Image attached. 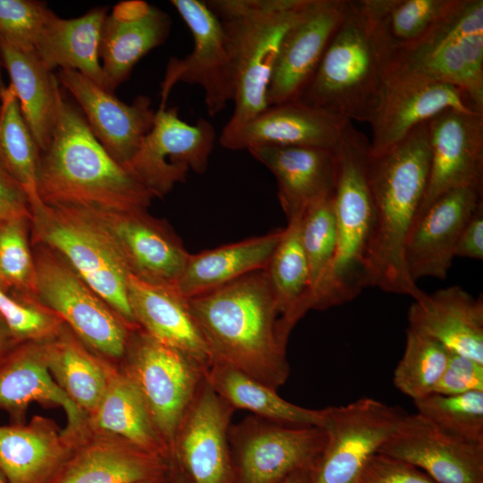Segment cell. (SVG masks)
Returning <instances> with one entry per match:
<instances>
[{"label":"cell","mask_w":483,"mask_h":483,"mask_svg":"<svg viewBox=\"0 0 483 483\" xmlns=\"http://www.w3.org/2000/svg\"><path fill=\"white\" fill-rule=\"evenodd\" d=\"M213 360L277 390L290 367L266 268L188 299ZM212 360V361H213Z\"/></svg>","instance_id":"cell-1"},{"label":"cell","mask_w":483,"mask_h":483,"mask_svg":"<svg viewBox=\"0 0 483 483\" xmlns=\"http://www.w3.org/2000/svg\"><path fill=\"white\" fill-rule=\"evenodd\" d=\"M428 123L369 159L374 223L365 265L366 287L410 295L424 292L410 277L404 246L424 198L430 164Z\"/></svg>","instance_id":"cell-2"},{"label":"cell","mask_w":483,"mask_h":483,"mask_svg":"<svg viewBox=\"0 0 483 483\" xmlns=\"http://www.w3.org/2000/svg\"><path fill=\"white\" fill-rule=\"evenodd\" d=\"M38 194L47 205L104 211L147 209L154 195L100 144L80 110L64 98L41 152Z\"/></svg>","instance_id":"cell-3"},{"label":"cell","mask_w":483,"mask_h":483,"mask_svg":"<svg viewBox=\"0 0 483 483\" xmlns=\"http://www.w3.org/2000/svg\"><path fill=\"white\" fill-rule=\"evenodd\" d=\"M392 55L374 21L358 1H348L343 21L295 101L345 122L370 123L386 92Z\"/></svg>","instance_id":"cell-4"},{"label":"cell","mask_w":483,"mask_h":483,"mask_svg":"<svg viewBox=\"0 0 483 483\" xmlns=\"http://www.w3.org/2000/svg\"><path fill=\"white\" fill-rule=\"evenodd\" d=\"M334 151L336 247L314 297L312 309L346 303L366 287L365 265L374 223L369 178L370 142L351 122H346Z\"/></svg>","instance_id":"cell-5"},{"label":"cell","mask_w":483,"mask_h":483,"mask_svg":"<svg viewBox=\"0 0 483 483\" xmlns=\"http://www.w3.org/2000/svg\"><path fill=\"white\" fill-rule=\"evenodd\" d=\"M234 78L233 111L222 131L238 128L267 106V93L282 38L304 0H210Z\"/></svg>","instance_id":"cell-6"},{"label":"cell","mask_w":483,"mask_h":483,"mask_svg":"<svg viewBox=\"0 0 483 483\" xmlns=\"http://www.w3.org/2000/svg\"><path fill=\"white\" fill-rule=\"evenodd\" d=\"M411 82L456 86L483 112L482 0H455L424 37L393 54L387 85Z\"/></svg>","instance_id":"cell-7"},{"label":"cell","mask_w":483,"mask_h":483,"mask_svg":"<svg viewBox=\"0 0 483 483\" xmlns=\"http://www.w3.org/2000/svg\"><path fill=\"white\" fill-rule=\"evenodd\" d=\"M36 238L52 248L117 314L137 326L128 295L129 267L112 234L90 209L30 203Z\"/></svg>","instance_id":"cell-8"},{"label":"cell","mask_w":483,"mask_h":483,"mask_svg":"<svg viewBox=\"0 0 483 483\" xmlns=\"http://www.w3.org/2000/svg\"><path fill=\"white\" fill-rule=\"evenodd\" d=\"M118 366L140 394L172 460L175 435L205 379V370L139 326L132 330Z\"/></svg>","instance_id":"cell-9"},{"label":"cell","mask_w":483,"mask_h":483,"mask_svg":"<svg viewBox=\"0 0 483 483\" xmlns=\"http://www.w3.org/2000/svg\"><path fill=\"white\" fill-rule=\"evenodd\" d=\"M35 263V292L39 304L57 316L92 352L119 364L131 334L129 324L66 263L40 253Z\"/></svg>","instance_id":"cell-10"},{"label":"cell","mask_w":483,"mask_h":483,"mask_svg":"<svg viewBox=\"0 0 483 483\" xmlns=\"http://www.w3.org/2000/svg\"><path fill=\"white\" fill-rule=\"evenodd\" d=\"M325 446L313 468V483H358L407 413L400 407L362 397L324 409Z\"/></svg>","instance_id":"cell-11"},{"label":"cell","mask_w":483,"mask_h":483,"mask_svg":"<svg viewBox=\"0 0 483 483\" xmlns=\"http://www.w3.org/2000/svg\"><path fill=\"white\" fill-rule=\"evenodd\" d=\"M326 440L321 428L288 426L250 415L228 430L234 483H283L313 463Z\"/></svg>","instance_id":"cell-12"},{"label":"cell","mask_w":483,"mask_h":483,"mask_svg":"<svg viewBox=\"0 0 483 483\" xmlns=\"http://www.w3.org/2000/svg\"><path fill=\"white\" fill-rule=\"evenodd\" d=\"M216 138L207 119L191 124L181 119L177 107L159 106L151 130L123 165L154 197H162L183 182L190 171H207Z\"/></svg>","instance_id":"cell-13"},{"label":"cell","mask_w":483,"mask_h":483,"mask_svg":"<svg viewBox=\"0 0 483 483\" xmlns=\"http://www.w3.org/2000/svg\"><path fill=\"white\" fill-rule=\"evenodd\" d=\"M193 38V48L183 58L168 61L161 84V107L165 106L174 86L179 82L197 85L204 93L210 116L221 113L234 97V78L225 32L217 16L206 1L172 0Z\"/></svg>","instance_id":"cell-14"},{"label":"cell","mask_w":483,"mask_h":483,"mask_svg":"<svg viewBox=\"0 0 483 483\" xmlns=\"http://www.w3.org/2000/svg\"><path fill=\"white\" fill-rule=\"evenodd\" d=\"M346 0H304L284 33L267 93V106L295 100L343 21Z\"/></svg>","instance_id":"cell-15"},{"label":"cell","mask_w":483,"mask_h":483,"mask_svg":"<svg viewBox=\"0 0 483 483\" xmlns=\"http://www.w3.org/2000/svg\"><path fill=\"white\" fill-rule=\"evenodd\" d=\"M235 410L204 379L175 435L172 464L193 483H234L228 430Z\"/></svg>","instance_id":"cell-16"},{"label":"cell","mask_w":483,"mask_h":483,"mask_svg":"<svg viewBox=\"0 0 483 483\" xmlns=\"http://www.w3.org/2000/svg\"><path fill=\"white\" fill-rule=\"evenodd\" d=\"M428 125L429 173L416 218L450 191L483 190V113L447 109Z\"/></svg>","instance_id":"cell-17"},{"label":"cell","mask_w":483,"mask_h":483,"mask_svg":"<svg viewBox=\"0 0 483 483\" xmlns=\"http://www.w3.org/2000/svg\"><path fill=\"white\" fill-rule=\"evenodd\" d=\"M378 453L408 462L437 483H483V444L456 437L408 414Z\"/></svg>","instance_id":"cell-18"},{"label":"cell","mask_w":483,"mask_h":483,"mask_svg":"<svg viewBox=\"0 0 483 483\" xmlns=\"http://www.w3.org/2000/svg\"><path fill=\"white\" fill-rule=\"evenodd\" d=\"M56 79L75 98L100 144L116 161L125 165L153 126L156 111L150 98L138 96L132 103H124L73 70H59Z\"/></svg>","instance_id":"cell-19"},{"label":"cell","mask_w":483,"mask_h":483,"mask_svg":"<svg viewBox=\"0 0 483 483\" xmlns=\"http://www.w3.org/2000/svg\"><path fill=\"white\" fill-rule=\"evenodd\" d=\"M482 192L477 188L450 191L415 219L404 246L405 266L413 282L445 279L463 228L483 205Z\"/></svg>","instance_id":"cell-20"},{"label":"cell","mask_w":483,"mask_h":483,"mask_svg":"<svg viewBox=\"0 0 483 483\" xmlns=\"http://www.w3.org/2000/svg\"><path fill=\"white\" fill-rule=\"evenodd\" d=\"M33 402L46 409L63 408L67 422L62 432L70 445L88 428V415L50 375L44 342L19 343L0 360V409L8 414L10 423H26L29 406Z\"/></svg>","instance_id":"cell-21"},{"label":"cell","mask_w":483,"mask_h":483,"mask_svg":"<svg viewBox=\"0 0 483 483\" xmlns=\"http://www.w3.org/2000/svg\"><path fill=\"white\" fill-rule=\"evenodd\" d=\"M90 210L114 237L131 274L151 283L175 285L190 253L170 226L147 209Z\"/></svg>","instance_id":"cell-22"},{"label":"cell","mask_w":483,"mask_h":483,"mask_svg":"<svg viewBox=\"0 0 483 483\" xmlns=\"http://www.w3.org/2000/svg\"><path fill=\"white\" fill-rule=\"evenodd\" d=\"M51 483H138L169 479L172 464L116 436L89 428Z\"/></svg>","instance_id":"cell-23"},{"label":"cell","mask_w":483,"mask_h":483,"mask_svg":"<svg viewBox=\"0 0 483 483\" xmlns=\"http://www.w3.org/2000/svg\"><path fill=\"white\" fill-rule=\"evenodd\" d=\"M170 30L169 15L146 1L116 4L107 13L102 27L100 62L104 88L113 92L124 82L143 56L165 43Z\"/></svg>","instance_id":"cell-24"},{"label":"cell","mask_w":483,"mask_h":483,"mask_svg":"<svg viewBox=\"0 0 483 483\" xmlns=\"http://www.w3.org/2000/svg\"><path fill=\"white\" fill-rule=\"evenodd\" d=\"M346 122L298 101L267 106L232 131H222L220 145L230 150L267 146L335 149Z\"/></svg>","instance_id":"cell-25"},{"label":"cell","mask_w":483,"mask_h":483,"mask_svg":"<svg viewBox=\"0 0 483 483\" xmlns=\"http://www.w3.org/2000/svg\"><path fill=\"white\" fill-rule=\"evenodd\" d=\"M128 295L134 321L140 329L205 371L208 369L213 360L210 352L188 300L174 286L151 283L130 274Z\"/></svg>","instance_id":"cell-26"},{"label":"cell","mask_w":483,"mask_h":483,"mask_svg":"<svg viewBox=\"0 0 483 483\" xmlns=\"http://www.w3.org/2000/svg\"><path fill=\"white\" fill-rule=\"evenodd\" d=\"M447 109L479 112L462 89L444 83L387 85L380 109L371 121L370 153L379 154L407 137L416 127Z\"/></svg>","instance_id":"cell-27"},{"label":"cell","mask_w":483,"mask_h":483,"mask_svg":"<svg viewBox=\"0 0 483 483\" xmlns=\"http://www.w3.org/2000/svg\"><path fill=\"white\" fill-rule=\"evenodd\" d=\"M409 328L483 364V299L458 285L423 292L408 310Z\"/></svg>","instance_id":"cell-28"},{"label":"cell","mask_w":483,"mask_h":483,"mask_svg":"<svg viewBox=\"0 0 483 483\" xmlns=\"http://www.w3.org/2000/svg\"><path fill=\"white\" fill-rule=\"evenodd\" d=\"M248 151L274 174L279 201L287 218L334 194L336 180L334 149L267 146Z\"/></svg>","instance_id":"cell-29"},{"label":"cell","mask_w":483,"mask_h":483,"mask_svg":"<svg viewBox=\"0 0 483 483\" xmlns=\"http://www.w3.org/2000/svg\"><path fill=\"white\" fill-rule=\"evenodd\" d=\"M72 446L56 422L36 415L0 426V474L5 483H51Z\"/></svg>","instance_id":"cell-30"},{"label":"cell","mask_w":483,"mask_h":483,"mask_svg":"<svg viewBox=\"0 0 483 483\" xmlns=\"http://www.w3.org/2000/svg\"><path fill=\"white\" fill-rule=\"evenodd\" d=\"M0 58L21 114L42 152L50 143L63 99L57 79L35 49L16 47L2 37Z\"/></svg>","instance_id":"cell-31"},{"label":"cell","mask_w":483,"mask_h":483,"mask_svg":"<svg viewBox=\"0 0 483 483\" xmlns=\"http://www.w3.org/2000/svg\"><path fill=\"white\" fill-rule=\"evenodd\" d=\"M283 230L190 254L175 289L188 300L266 268Z\"/></svg>","instance_id":"cell-32"},{"label":"cell","mask_w":483,"mask_h":483,"mask_svg":"<svg viewBox=\"0 0 483 483\" xmlns=\"http://www.w3.org/2000/svg\"><path fill=\"white\" fill-rule=\"evenodd\" d=\"M106 14V8L97 7L72 19L55 15L35 47L43 64L51 72L76 71L104 88L100 43Z\"/></svg>","instance_id":"cell-33"},{"label":"cell","mask_w":483,"mask_h":483,"mask_svg":"<svg viewBox=\"0 0 483 483\" xmlns=\"http://www.w3.org/2000/svg\"><path fill=\"white\" fill-rule=\"evenodd\" d=\"M44 351L54 381L89 415L102 398L115 363L89 349L64 324L55 337L44 342Z\"/></svg>","instance_id":"cell-34"},{"label":"cell","mask_w":483,"mask_h":483,"mask_svg":"<svg viewBox=\"0 0 483 483\" xmlns=\"http://www.w3.org/2000/svg\"><path fill=\"white\" fill-rule=\"evenodd\" d=\"M88 428L120 437L172 464L170 453L157 435L140 394L116 364L102 398L88 415Z\"/></svg>","instance_id":"cell-35"},{"label":"cell","mask_w":483,"mask_h":483,"mask_svg":"<svg viewBox=\"0 0 483 483\" xmlns=\"http://www.w3.org/2000/svg\"><path fill=\"white\" fill-rule=\"evenodd\" d=\"M302 213L288 218L266 267L278 312V333L284 343L296 323L310 309L309 271L301 242Z\"/></svg>","instance_id":"cell-36"},{"label":"cell","mask_w":483,"mask_h":483,"mask_svg":"<svg viewBox=\"0 0 483 483\" xmlns=\"http://www.w3.org/2000/svg\"><path fill=\"white\" fill-rule=\"evenodd\" d=\"M208 385L234 410L284 425L322 428L325 411L304 408L282 398L275 390L231 366L213 360L205 371Z\"/></svg>","instance_id":"cell-37"},{"label":"cell","mask_w":483,"mask_h":483,"mask_svg":"<svg viewBox=\"0 0 483 483\" xmlns=\"http://www.w3.org/2000/svg\"><path fill=\"white\" fill-rule=\"evenodd\" d=\"M40 155L13 89L0 84V164L24 190L30 204L39 199Z\"/></svg>","instance_id":"cell-38"},{"label":"cell","mask_w":483,"mask_h":483,"mask_svg":"<svg viewBox=\"0 0 483 483\" xmlns=\"http://www.w3.org/2000/svg\"><path fill=\"white\" fill-rule=\"evenodd\" d=\"M454 1L359 0L358 3L377 24L394 54L424 37L451 9Z\"/></svg>","instance_id":"cell-39"},{"label":"cell","mask_w":483,"mask_h":483,"mask_svg":"<svg viewBox=\"0 0 483 483\" xmlns=\"http://www.w3.org/2000/svg\"><path fill=\"white\" fill-rule=\"evenodd\" d=\"M449 354L437 341L408 327L404 352L394 372V386L413 401L434 393Z\"/></svg>","instance_id":"cell-40"},{"label":"cell","mask_w":483,"mask_h":483,"mask_svg":"<svg viewBox=\"0 0 483 483\" xmlns=\"http://www.w3.org/2000/svg\"><path fill=\"white\" fill-rule=\"evenodd\" d=\"M413 402L417 413L444 431L483 444V391L451 395L432 393Z\"/></svg>","instance_id":"cell-41"},{"label":"cell","mask_w":483,"mask_h":483,"mask_svg":"<svg viewBox=\"0 0 483 483\" xmlns=\"http://www.w3.org/2000/svg\"><path fill=\"white\" fill-rule=\"evenodd\" d=\"M301 242L308 261L310 309L316 292L334 259L336 247V222L333 195L318 200L302 213Z\"/></svg>","instance_id":"cell-42"},{"label":"cell","mask_w":483,"mask_h":483,"mask_svg":"<svg viewBox=\"0 0 483 483\" xmlns=\"http://www.w3.org/2000/svg\"><path fill=\"white\" fill-rule=\"evenodd\" d=\"M0 318L18 343L47 342L64 326L57 316L40 304L13 298L1 288Z\"/></svg>","instance_id":"cell-43"},{"label":"cell","mask_w":483,"mask_h":483,"mask_svg":"<svg viewBox=\"0 0 483 483\" xmlns=\"http://www.w3.org/2000/svg\"><path fill=\"white\" fill-rule=\"evenodd\" d=\"M0 221V279L4 286L35 292V263L31 258L25 220Z\"/></svg>","instance_id":"cell-44"},{"label":"cell","mask_w":483,"mask_h":483,"mask_svg":"<svg viewBox=\"0 0 483 483\" xmlns=\"http://www.w3.org/2000/svg\"><path fill=\"white\" fill-rule=\"evenodd\" d=\"M55 15L38 1L0 0V37L16 47L35 49Z\"/></svg>","instance_id":"cell-45"},{"label":"cell","mask_w":483,"mask_h":483,"mask_svg":"<svg viewBox=\"0 0 483 483\" xmlns=\"http://www.w3.org/2000/svg\"><path fill=\"white\" fill-rule=\"evenodd\" d=\"M358 483H437L413 464L385 453H375Z\"/></svg>","instance_id":"cell-46"},{"label":"cell","mask_w":483,"mask_h":483,"mask_svg":"<svg viewBox=\"0 0 483 483\" xmlns=\"http://www.w3.org/2000/svg\"><path fill=\"white\" fill-rule=\"evenodd\" d=\"M472 391H483V364L450 352L434 393L451 395Z\"/></svg>","instance_id":"cell-47"},{"label":"cell","mask_w":483,"mask_h":483,"mask_svg":"<svg viewBox=\"0 0 483 483\" xmlns=\"http://www.w3.org/2000/svg\"><path fill=\"white\" fill-rule=\"evenodd\" d=\"M30 217L26 192L0 164V221Z\"/></svg>","instance_id":"cell-48"},{"label":"cell","mask_w":483,"mask_h":483,"mask_svg":"<svg viewBox=\"0 0 483 483\" xmlns=\"http://www.w3.org/2000/svg\"><path fill=\"white\" fill-rule=\"evenodd\" d=\"M455 257L483 259V205L463 228L455 248Z\"/></svg>","instance_id":"cell-49"},{"label":"cell","mask_w":483,"mask_h":483,"mask_svg":"<svg viewBox=\"0 0 483 483\" xmlns=\"http://www.w3.org/2000/svg\"><path fill=\"white\" fill-rule=\"evenodd\" d=\"M18 343L13 338L7 327L0 318V360Z\"/></svg>","instance_id":"cell-50"},{"label":"cell","mask_w":483,"mask_h":483,"mask_svg":"<svg viewBox=\"0 0 483 483\" xmlns=\"http://www.w3.org/2000/svg\"><path fill=\"white\" fill-rule=\"evenodd\" d=\"M315 462L294 472L283 483H313V468Z\"/></svg>","instance_id":"cell-51"},{"label":"cell","mask_w":483,"mask_h":483,"mask_svg":"<svg viewBox=\"0 0 483 483\" xmlns=\"http://www.w3.org/2000/svg\"><path fill=\"white\" fill-rule=\"evenodd\" d=\"M168 483H193L190 476L182 469L174 466Z\"/></svg>","instance_id":"cell-52"},{"label":"cell","mask_w":483,"mask_h":483,"mask_svg":"<svg viewBox=\"0 0 483 483\" xmlns=\"http://www.w3.org/2000/svg\"><path fill=\"white\" fill-rule=\"evenodd\" d=\"M171 479V478H170ZM169 479H154V480H147V481H141L138 483H168Z\"/></svg>","instance_id":"cell-53"},{"label":"cell","mask_w":483,"mask_h":483,"mask_svg":"<svg viewBox=\"0 0 483 483\" xmlns=\"http://www.w3.org/2000/svg\"><path fill=\"white\" fill-rule=\"evenodd\" d=\"M0 483H5L4 478L2 477V475L0 474Z\"/></svg>","instance_id":"cell-54"},{"label":"cell","mask_w":483,"mask_h":483,"mask_svg":"<svg viewBox=\"0 0 483 483\" xmlns=\"http://www.w3.org/2000/svg\"><path fill=\"white\" fill-rule=\"evenodd\" d=\"M0 288L4 290V285H3V284H2L1 279H0Z\"/></svg>","instance_id":"cell-55"}]
</instances>
